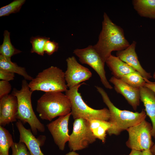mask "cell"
<instances>
[{"label":"cell","instance_id":"d590c367","mask_svg":"<svg viewBox=\"0 0 155 155\" xmlns=\"http://www.w3.org/2000/svg\"><path fill=\"white\" fill-rule=\"evenodd\" d=\"M153 78L155 80V70L153 74Z\"/></svg>","mask_w":155,"mask_h":155},{"label":"cell","instance_id":"9a60e30c","mask_svg":"<svg viewBox=\"0 0 155 155\" xmlns=\"http://www.w3.org/2000/svg\"><path fill=\"white\" fill-rule=\"evenodd\" d=\"M16 126L20 133L19 142L24 143L26 146L31 155H44L40 148L37 139L30 129H26L22 123L18 120Z\"/></svg>","mask_w":155,"mask_h":155},{"label":"cell","instance_id":"8992f818","mask_svg":"<svg viewBox=\"0 0 155 155\" xmlns=\"http://www.w3.org/2000/svg\"><path fill=\"white\" fill-rule=\"evenodd\" d=\"M83 82L73 87L68 89L65 95L68 97L71 104V115L75 120L79 118L86 119L88 121L98 119L108 121L110 117L108 109L104 108L101 109H95L89 106L83 100L79 88Z\"/></svg>","mask_w":155,"mask_h":155},{"label":"cell","instance_id":"4316f807","mask_svg":"<svg viewBox=\"0 0 155 155\" xmlns=\"http://www.w3.org/2000/svg\"><path fill=\"white\" fill-rule=\"evenodd\" d=\"M59 47L57 43L54 41H51L49 40L46 42L45 44L44 52L49 55H51L57 51Z\"/></svg>","mask_w":155,"mask_h":155},{"label":"cell","instance_id":"836d02e7","mask_svg":"<svg viewBox=\"0 0 155 155\" xmlns=\"http://www.w3.org/2000/svg\"><path fill=\"white\" fill-rule=\"evenodd\" d=\"M65 155H80L75 151H71L66 154Z\"/></svg>","mask_w":155,"mask_h":155},{"label":"cell","instance_id":"4fadbf2b","mask_svg":"<svg viewBox=\"0 0 155 155\" xmlns=\"http://www.w3.org/2000/svg\"><path fill=\"white\" fill-rule=\"evenodd\" d=\"M109 81L114 85L116 92L122 95L133 109L136 111L140 104V88L132 87L113 76L110 78Z\"/></svg>","mask_w":155,"mask_h":155},{"label":"cell","instance_id":"52a82bcc","mask_svg":"<svg viewBox=\"0 0 155 155\" xmlns=\"http://www.w3.org/2000/svg\"><path fill=\"white\" fill-rule=\"evenodd\" d=\"M152 126L145 119L126 130L129 137L126 146L132 149L143 151L150 150L154 143L152 140Z\"/></svg>","mask_w":155,"mask_h":155},{"label":"cell","instance_id":"f1b7e54d","mask_svg":"<svg viewBox=\"0 0 155 155\" xmlns=\"http://www.w3.org/2000/svg\"><path fill=\"white\" fill-rule=\"evenodd\" d=\"M15 73L5 70L0 69V79L8 82L14 80Z\"/></svg>","mask_w":155,"mask_h":155},{"label":"cell","instance_id":"e575fe53","mask_svg":"<svg viewBox=\"0 0 155 155\" xmlns=\"http://www.w3.org/2000/svg\"><path fill=\"white\" fill-rule=\"evenodd\" d=\"M152 155H155V142L150 149Z\"/></svg>","mask_w":155,"mask_h":155},{"label":"cell","instance_id":"6da1fadb","mask_svg":"<svg viewBox=\"0 0 155 155\" xmlns=\"http://www.w3.org/2000/svg\"><path fill=\"white\" fill-rule=\"evenodd\" d=\"M130 45L123 28L113 23L104 12L98 40L93 45L103 61L105 62L112 51L123 50Z\"/></svg>","mask_w":155,"mask_h":155},{"label":"cell","instance_id":"8fae6325","mask_svg":"<svg viewBox=\"0 0 155 155\" xmlns=\"http://www.w3.org/2000/svg\"><path fill=\"white\" fill-rule=\"evenodd\" d=\"M71 115V112L65 116L59 117L46 125L55 143L62 151L64 150L65 144L69 140L68 124Z\"/></svg>","mask_w":155,"mask_h":155},{"label":"cell","instance_id":"ba28073f","mask_svg":"<svg viewBox=\"0 0 155 155\" xmlns=\"http://www.w3.org/2000/svg\"><path fill=\"white\" fill-rule=\"evenodd\" d=\"M96 139L90 129L89 121L82 118L75 119L72 132L68 142L70 151L85 149L95 142Z\"/></svg>","mask_w":155,"mask_h":155},{"label":"cell","instance_id":"484cf974","mask_svg":"<svg viewBox=\"0 0 155 155\" xmlns=\"http://www.w3.org/2000/svg\"><path fill=\"white\" fill-rule=\"evenodd\" d=\"M11 155H31L26 145L23 143L14 142L11 147Z\"/></svg>","mask_w":155,"mask_h":155},{"label":"cell","instance_id":"2e32d148","mask_svg":"<svg viewBox=\"0 0 155 155\" xmlns=\"http://www.w3.org/2000/svg\"><path fill=\"white\" fill-rule=\"evenodd\" d=\"M140 100L145 107L146 115L151 121L152 136L155 138V93L144 86L140 87Z\"/></svg>","mask_w":155,"mask_h":155},{"label":"cell","instance_id":"7c38bea8","mask_svg":"<svg viewBox=\"0 0 155 155\" xmlns=\"http://www.w3.org/2000/svg\"><path fill=\"white\" fill-rule=\"evenodd\" d=\"M0 99V126L4 127L17 121L18 101L16 97L11 94Z\"/></svg>","mask_w":155,"mask_h":155},{"label":"cell","instance_id":"5b68a950","mask_svg":"<svg viewBox=\"0 0 155 155\" xmlns=\"http://www.w3.org/2000/svg\"><path fill=\"white\" fill-rule=\"evenodd\" d=\"M28 86L32 92H65L68 88L66 83L65 72L54 66H51L38 73L28 83Z\"/></svg>","mask_w":155,"mask_h":155},{"label":"cell","instance_id":"d6986e66","mask_svg":"<svg viewBox=\"0 0 155 155\" xmlns=\"http://www.w3.org/2000/svg\"><path fill=\"white\" fill-rule=\"evenodd\" d=\"M90 129L96 138L105 143L106 132L111 127V124L109 121L94 119L89 121Z\"/></svg>","mask_w":155,"mask_h":155},{"label":"cell","instance_id":"3957f363","mask_svg":"<svg viewBox=\"0 0 155 155\" xmlns=\"http://www.w3.org/2000/svg\"><path fill=\"white\" fill-rule=\"evenodd\" d=\"M36 110L42 119L51 121L56 117L70 113L71 103L62 92H45L38 100Z\"/></svg>","mask_w":155,"mask_h":155},{"label":"cell","instance_id":"f546056e","mask_svg":"<svg viewBox=\"0 0 155 155\" xmlns=\"http://www.w3.org/2000/svg\"><path fill=\"white\" fill-rule=\"evenodd\" d=\"M146 82L144 86L149 89L155 93V82H151L148 80H145Z\"/></svg>","mask_w":155,"mask_h":155},{"label":"cell","instance_id":"7a4b0ae2","mask_svg":"<svg viewBox=\"0 0 155 155\" xmlns=\"http://www.w3.org/2000/svg\"><path fill=\"white\" fill-rule=\"evenodd\" d=\"M97 91L101 95L104 102L108 108L111 124L107 132L109 135H119L123 131L145 119L146 114L143 109L140 112L121 110L115 106L110 100L107 93L102 87L96 86Z\"/></svg>","mask_w":155,"mask_h":155},{"label":"cell","instance_id":"83f0119b","mask_svg":"<svg viewBox=\"0 0 155 155\" xmlns=\"http://www.w3.org/2000/svg\"><path fill=\"white\" fill-rule=\"evenodd\" d=\"M11 86L9 82L1 80L0 81V98L8 95L11 91Z\"/></svg>","mask_w":155,"mask_h":155},{"label":"cell","instance_id":"44dd1931","mask_svg":"<svg viewBox=\"0 0 155 155\" xmlns=\"http://www.w3.org/2000/svg\"><path fill=\"white\" fill-rule=\"evenodd\" d=\"M10 36V33L5 30L3 34V43L0 46V55L11 59L13 56L22 51L15 48L11 42Z\"/></svg>","mask_w":155,"mask_h":155},{"label":"cell","instance_id":"ac0fdd59","mask_svg":"<svg viewBox=\"0 0 155 155\" xmlns=\"http://www.w3.org/2000/svg\"><path fill=\"white\" fill-rule=\"evenodd\" d=\"M132 4L140 16L155 20V0H133Z\"/></svg>","mask_w":155,"mask_h":155},{"label":"cell","instance_id":"e0dca14e","mask_svg":"<svg viewBox=\"0 0 155 155\" xmlns=\"http://www.w3.org/2000/svg\"><path fill=\"white\" fill-rule=\"evenodd\" d=\"M105 63L111 71L113 76L117 79L127 73L136 71L118 57L111 55Z\"/></svg>","mask_w":155,"mask_h":155},{"label":"cell","instance_id":"cb8c5ba5","mask_svg":"<svg viewBox=\"0 0 155 155\" xmlns=\"http://www.w3.org/2000/svg\"><path fill=\"white\" fill-rule=\"evenodd\" d=\"M50 39L49 38L40 36L32 37L30 40L32 46L31 52L36 53L39 55L43 56L45 44Z\"/></svg>","mask_w":155,"mask_h":155},{"label":"cell","instance_id":"4dcf8cb0","mask_svg":"<svg viewBox=\"0 0 155 155\" xmlns=\"http://www.w3.org/2000/svg\"><path fill=\"white\" fill-rule=\"evenodd\" d=\"M46 137L44 135H40L37 138L40 146L44 144L45 140Z\"/></svg>","mask_w":155,"mask_h":155},{"label":"cell","instance_id":"d4e9b609","mask_svg":"<svg viewBox=\"0 0 155 155\" xmlns=\"http://www.w3.org/2000/svg\"><path fill=\"white\" fill-rule=\"evenodd\" d=\"M25 0H15L9 4L0 8V17L9 15V14L19 11L24 4Z\"/></svg>","mask_w":155,"mask_h":155},{"label":"cell","instance_id":"7402d4cb","mask_svg":"<svg viewBox=\"0 0 155 155\" xmlns=\"http://www.w3.org/2000/svg\"><path fill=\"white\" fill-rule=\"evenodd\" d=\"M14 142L8 131L3 127L0 126V155H9V148Z\"/></svg>","mask_w":155,"mask_h":155},{"label":"cell","instance_id":"d6a6232c","mask_svg":"<svg viewBox=\"0 0 155 155\" xmlns=\"http://www.w3.org/2000/svg\"><path fill=\"white\" fill-rule=\"evenodd\" d=\"M142 152L143 155H152L150 150H143Z\"/></svg>","mask_w":155,"mask_h":155},{"label":"cell","instance_id":"5bb4252c","mask_svg":"<svg viewBox=\"0 0 155 155\" xmlns=\"http://www.w3.org/2000/svg\"><path fill=\"white\" fill-rule=\"evenodd\" d=\"M136 44L135 41H133L126 49L117 51L116 56L139 73L145 80H149L152 76L151 73L147 72L140 64L135 51Z\"/></svg>","mask_w":155,"mask_h":155},{"label":"cell","instance_id":"9c48e42d","mask_svg":"<svg viewBox=\"0 0 155 155\" xmlns=\"http://www.w3.org/2000/svg\"><path fill=\"white\" fill-rule=\"evenodd\" d=\"M73 53L79 58L80 62L83 64L89 65L99 75L100 81L107 89H111L113 87L107 80L104 69V62L94 46L90 45L82 49H74Z\"/></svg>","mask_w":155,"mask_h":155},{"label":"cell","instance_id":"ffe728a7","mask_svg":"<svg viewBox=\"0 0 155 155\" xmlns=\"http://www.w3.org/2000/svg\"><path fill=\"white\" fill-rule=\"evenodd\" d=\"M0 69L16 73L23 77L26 80L31 81L33 78L29 75L25 68L12 62L11 59L0 55Z\"/></svg>","mask_w":155,"mask_h":155},{"label":"cell","instance_id":"30bf717a","mask_svg":"<svg viewBox=\"0 0 155 155\" xmlns=\"http://www.w3.org/2000/svg\"><path fill=\"white\" fill-rule=\"evenodd\" d=\"M66 61L67 69L65 72V79L69 89L88 80L92 76L90 70L80 64L74 56L68 57Z\"/></svg>","mask_w":155,"mask_h":155},{"label":"cell","instance_id":"1f68e13d","mask_svg":"<svg viewBox=\"0 0 155 155\" xmlns=\"http://www.w3.org/2000/svg\"><path fill=\"white\" fill-rule=\"evenodd\" d=\"M128 155H143V154L142 152V151L132 149L130 153Z\"/></svg>","mask_w":155,"mask_h":155},{"label":"cell","instance_id":"277c9868","mask_svg":"<svg viewBox=\"0 0 155 155\" xmlns=\"http://www.w3.org/2000/svg\"><path fill=\"white\" fill-rule=\"evenodd\" d=\"M32 92L29 87L28 83L24 79L22 81L20 89L14 88L11 94L16 96L17 99V119L23 123H28L32 133L36 135L38 131L44 132L45 127L38 119L33 109L31 102Z\"/></svg>","mask_w":155,"mask_h":155},{"label":"cell","instance_id":"603a6c76","mask_svg":"<svg viewBox=\"0 0 155 155\" xmlns=\"http://www.w3.org/2000/svg\"><path fill=\"white\" fill-rule=\"evenodd\" d=\"M120 79L132 87L138 88L144 86L146 82L144 79L136 71L125 74Z\"/></svg>","mask_w":155,"mask_h":155}]
</instances>
